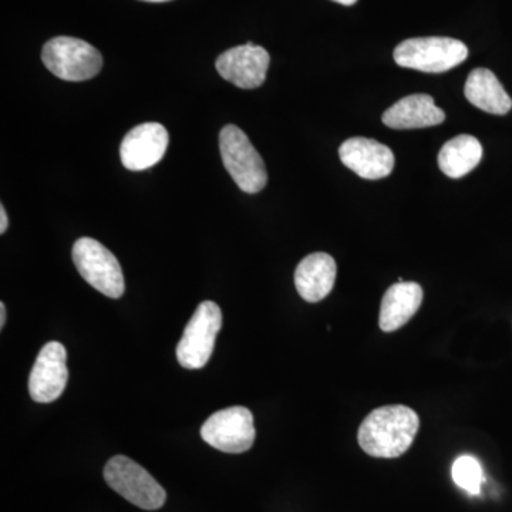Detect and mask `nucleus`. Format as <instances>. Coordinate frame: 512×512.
Wrapping results in <instances>:
<instances>
[{
    "label": "nucleus",
    "mask_w": 512,
    "mask_h": 512,
    "mask_svg": "<svg viewBox=\"0 0 512 512\" xmlns=\"http://www.w3.org/2000/svg\"><path fill=\"white\" fill-rule=\"evenodd\" d=\"M143 2L161 3V2H168V0H143Z\"/></svg>",
    "instance_id": "4be33fe9"
},
{
    "label": "nucleus",
    "mask_w": 512,
    "mask_h": 512,
    "mask_svg": "<svg viewBox=\"0 0 512 512\" xmlns=\"http://www.w3.org/2000/svg\"><path fill=\"white\" fill-rule=\"evenodd\" d=\"M333 2L340 3L343 6H352L355 5L357 0H333Z\"/></svg>",
    "instance_id": "412c9836"
},
{
    "label": "nucleus",
    "mask_w": 512,
    "mask_h": 512,
    "mask_svg": "<svg viewBox=\"0 0 512 512\" xmlns=\"http://www.w3.org/2000/svg\"><path fill=\"white\" fill-rule=\"evenodd\" d=\"M66 348L59 342L43 346L29 377L30 397L37 403H52L62 396L69 380Z\"/></svg>",
    "instance_id": "9d476101"
},
{
    "label": "nucleus",
    "mask_w": 512,
    "mask_h": 512,
    "mask_svg": "<svg viewBox=\"0 0 512 512\" xmlns=\"http://www.w3.org/2000/svg\"><path fill=\"white\" fill-rule=\"evenodd\" d=\"M73 262L87 284L94 289L119 299L126 291L120 262L113 252L93 238H80L73 245Z\"/></svg>",
    "instance_id": "423d86ee"
},
{
    "label": "nucleus",
    "mask_w": 512,
    "mask_h": 512,
    "mask_svg": "<svg viewBox=\"0 0 512 512\" xmlns=\"http://www.w3.org/2000/svg\"><path fill=\"white\" fill-rule=\"evenodd\" d=\"M104 480L128 503L143 510H158L167 500V493L156 478L126 456H116L109 460L104 467Z\"/></svg>",
    "instance_id": "39448f33"
},
{
    "label": "nucleus",
    "mask_w": 512,
    "mask_h": 512,
    "mask_svg": "<svg viewBox=\"0 0 512 512\" xmlns=\"http://www.w3.org/2000/svg\"><path fill=\"white\" fill-rule=\"evenodd\" d=\"M222 163L235 184L247 194L262 191L268 183L264 160L241 128L228 124L221 130Z\"/></svg>",
    "instance_id": "f03ea898"
},
{
    "label": "nucleus",
    "mask_w": 512,
    "mask_h": 512,
    "mask_svg": "<svg viewBox=\"0 0 512 512\" xmlns=\"http://www.w3.org/2000/svg\"><path fill=\"white\" fill-rule=\"evenodd\" d=\"M8 225V214H6L5 207L2 205V207H0V234H5Z\"/></svg>",
    "instance_id": "6ab92c4d"
},
{
    "label": "nucleus",
    "mask_w": 512,
    "mask_h": 512,
    "mask_svg": "<svg viewBox=\"0 0 512 512\" xmlns=\"http://www.w3.org/2000/svg\"><path fill=\"white\" fill-rule=\"evenodd\" d=\"M342 163L365 180H380L392 174L394 154L389 147L372 138L353 137L339 148Z\"/></svg>",
    "instance_id": "f8f14e48"
},
{
    "label": "nucleus",
    "mask_w": 512,
    "mask_h": 512,
    "mask_svg": "<svg viewBox=\"0 0 512 512\" xmlns=\"http://www.w3.org/2000/svg\"><path fill=\"white\" fill-rule=\"evenodd\" d=\"M42 60L49 72L66 82L93 79L103 67L99 50L76 37L60 36L49 40L43 47Z\"/></svg>",
    "instance_id": "20e7f679"
},
{
    "label": "nucleus",
    "mask_w": 512,
    "mask_h": 512,
    "mask_svg": "<svg viewBox=\"0 0 512 512\" xmlns=\"http://www.w3.org/2000/svg\"><path fill=\"white\" fill-rule=\"evenodd\" d=\"M483 158V147L476 137L461 134L441 148L439 167L447 177L461 178L473 171Z\"/></svg>",
    "instance_id": "f3484780"
},
{
    "label": "nucleus",
    "mask_w": 512,
    "mask_h": 512,
    "mask_svg": "<svg viewBox=\"0 0 512 512\" xmlns=\"http://www.w3.org/2000/svg\"><path fill=\"white\" fill-rule=\"evenodd\" d=\"M464 94L477 109L504 116L512 109V100L503 84L488 69H476L468 76Z\"/></svg>",
    "instance_id": "dca6fc26"
},
{
    "label": "nucleus",
    "mask_w": 512,
    "mask_h": 512,
    "mask_svg": "<svg viewBox=\"0 0 512 512\" xmlns=\"http://www.w3.org/2000/svg\"><path fill=\"white\" fill-rule=\"evenodd\" d=\"M446 119L444 111L429 94H413L397 101L383 113V123L394 130H413L439 126Z\"/></svg>",
    "instance_id": "4468645a"
},
{
    "label": "nucleus",
    "mask_w": 512,
    "mask_h": 512,
    "mask_svg": "<svg viewBox=\"0 0 512 512\" xmlns=\"http://www.w3.org/2000/svg\"><path fill=\"white\" fill-rule=\"evenodd\" d=\"M168 131L160 123L138 124L120 146L121 163L127 170L143 171L160 163L167 153Z\"/></svg>",
    "instance_id": "9b49d317"
},
{
    "label": "nucleus",
    "mask_w": 512,
    "mask_h": 512,
    "mask_svg": "<svg viewBox=\"0 0 512 512\" xmlns=\"http://www.w3.org/2000/svg\"><path fill=\"white\" fill-rule=\"evenodd\" d=\"M423 302V289L416 282H397L384 293L379 326L383 332L402 328L416 315Z\"/></svg>",
    "instance_id": "2eb2a0df"
},
{
    "label": "nucleus",
    "mask_w": 512,
    "mask_h": 512,
    "mask_svg": "<svg viewBox=\"0 0 512 512\" xmlns=\"http://www.w3.org/2000/svg\"><path fill=\"white\" fill-rule=\"evenodd\" d=\"M221 328L220 306L211 301L200 303L177 346L180 365L190 370L201 369L207 365Z\"/></svg>",
    "instance_id": "0eeeda50"
},
{
    "label": "nucleus",
    "mask_w": 512,
    "mask_h": 512,
    "mask_svg": "<svg viewBox=\"0 0 512 512\" xmlns=\"http://www.w3.org/2000/svg\"><path fill=\"white\" fill-rule=\"evenodd\" d=\"M6 323V306L5 303H0V328H5Z\"/></svg>",
    "instance_id": "aec40b11"
},
{
    "label": "nucleus",
    "mask_w": 512,
    "mask_h": 512,
    "mask_svg": "<svg viewBox=\"0 0 512 512\" xmlns=\"http://www.w3.org/2000/svg\"><path fill=\"white\" fill-rule=\"evenodd\" d=\"M451 476L458 487L463 488L470 495L481 493V485L484 481L483 468L477 458L461 456L454 461L451 467Z\"/></svg>",
    "instance_id": "a211bd4d"
},
{
    "label": "nucleus",
    "mask_w": 512,
    "mask_h": 512,
    "mask_svg": "<svg viewBox=\"0 0 512 512\" xmlns=\"http://www.w3.org/2000/svg\"><path fill=\"white\" fill-rule=\"evenodd\" d=\"M468 49L451 37H416L404 40L394 50L400 67L424 73H444L467 59Z\"/></svg>",
    "instance_id": "7ed1b4c3"
},
{
    "label": "nucleus",
    "mask_w": 512,
    "mask_h": 512,
    "mask_svg": "<svg viewBox=\"0 0 512 512\" xmlns=\"http://www.w3.org/2000/svg\"><path fill=\"white\" fill-rule=\"evenodd\" d=\"M205 443L222 453L241 454L254 446V416L247 407L235 406L212 414L201 429Z\"/></svg>",
    "instance_id": "6e6552de"
},
{
    "label": "nucleus",
    "mask_w": 512,
    "mask_h": 512,
    "mask_svg": "<svg viewBox=\"0 0 512 512\" xmlns=\"http://www.w3.org/2000/svg\"><path fill=\"white\" fill-rule=\"evenodd\" d=\"M269 63L271 56L264 47L247 43L222 53L215 67L222 79L239 89L251 90L264 84Z\"/></svg>",
    "instance_id": "1a4fd4ad"
},
{
    "label": "nucleus",
    "mask_w": 512,
    "mask_h": 512,
    "mask_svg": "<svg viewBox=\"0 0 512 512\" xmlns=\"http://www.w3.org/2000/svg\"><path fill=\"white\" fill-rule=\"evenodd\" d=\"M335 259L325 252H315L303 258L295 271V286L306 302L316 303L325 299L335 286Z\"/></svg>",
    "instance_id": "ddd939ff"
},
{
    "label": "nucleus",
    "mask_w": 512,
    "mask_h": 512,
    "mask_svg": "<svg viewBox=\"0 0 512 512\" xmlns=\"http://www.w3.org/2000/svg\"><path fill=\"white\" fill-rule=\"evenodd\" d=\"M419 427V416L410 407H379L360 424L357 440L369 456L397 458L412 447Z\"/></svg>",
    "instance_id": "f257e3e1"
}]
</instances>
